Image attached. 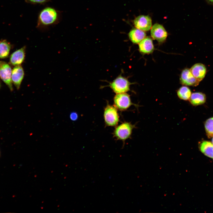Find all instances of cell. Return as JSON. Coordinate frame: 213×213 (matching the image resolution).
<instances>
[{
  "mask_svg": "<svg viewBox=\"0 0 213 213\" xmlns=\"http://www.w3.org/2000/svg\"><path fill=\"white\" fill-rule=\"evenodd\" d=\"M58 17L57 11L51 7H46L42 10L39 14L38 24L46 26L54 24Z\"/></svg>",
  "mask_w": 213,
  "mask_h": 213,
  "instance_id": "obj_1",
  "label": "cell"
},
{
  "mask_svg": "<svg viewBox=\"0 0 213 213\" xmlns=\"http://www.w3.org/2000/svg\"><path fill=\"white\" fill-rule=\"evenodd\" d=\"M135 128V125L128 122H124L116 126L113 133V137L124 143L126 140L130 137L133 130Z\"/></svg>",
  "mask_w": 213,
  "mask_h": 213,
  "instance_id": "obj_2",
  "label": "cell"
},
{
  "mask_svg": "<svg viewBox=\"0 0 213 213\" xmlns=\"http://www.w3.org/2000/svg\"><path fill=\"white\" fill-rule=\"evenodd\" d=\"M104 116L106 125L116 126L119 121L117 109L113 105L107 104L104 109Z\"/></svg>",
  "mask_w": 213,
  "mask_h": 213,
  "instance_id": "obj_3",
  "label": "cell"
},
{
  "mask_svg": "<svg viewBox=\"0 0 213 213\" xmlns=\"http://www.w3.org/2000/svg\"><path fill=\"white\" fill-rule=\"evenodd\" d=\"M132 105H137L132 102L130 96L125 93L117 94L114 98V106L120 111H125Z\"/></svg>",
  "mask_w": 213,
  "mask_h": 213,
  "instance_id": "obj_4",
  "label": "cell"
},
{
  "mask_svg": "<svg viewBox=\"0 0 213 213\" xmlns=\"http://www.w3.org/2000/svg\"><path fill=\"white\" fill-rule=\"evenodd\" d=\"M130 83L128 80L121 76L117 78L110 86L116 94L124 93L130 90Z\"/></svg>",
  "mask_w": 213,
  "mask_h": 213,
  "instance_id": "obj_5",
  "label": "cell"
},
{
  "mask_svg": "<svg viewBox=\"0 0 213 213\" xmlns=\"http://www.w3.org/2000/svg\"><path fill=\"white\" fill-rule=\"evenodd\" d=\"M12 70L10 66L5 62L0 61V77L10 90L12 91Z\"/></svg>",
  "mask_w": 213,
  "mask_h": 213,
  "instance_id": "obj_6",
  "label": "cell"
},
{
  "mask_svg": "<svg viewBox=\"0 0 213 213\" xmlns=\"http://www.w3.org/2000/svg\"><path fill=\"white\" fill-rule=\"evenodd\" d=\"M152 37L159 43L163 42L166 39L167 33L161 25L156 23L152 27L151 30Z\"/></svg>",
  "mask_w": 213,
  "mask_h": 213,
  "instance_id": "obj_7",
  "label": "cell"
},
{
  "mask_svg": "<svg viewBox=\"0 0 213 213\" xmlns=\"http://www.w3.org/2000/svg\"><path fill=\"white\" fill-rule=\"evenodd\" d=\"M134 23L136 28L143 31L149 30L152 26V20L148 15H141L137 17Z\"/></svg>",
  "mask_w": 213,
  "mask_h": 213,
  "instance_id": "obj_8",
  "label": "cell"
},
{
  "mask_svg": "<svg viewBox=\"0 0 213 213\" xmlns=\"http://www.w3.org/2000/svg\"><path fill=\"white\" fill-rule=\"evenodd\" d=\"M180 80L183 85L191 86H196L200 82L194 77L188 68L184 69L182 71Z\"/></svg>",
  "mask_w": 213,
  "mask_h": 213,
  "instance_id": "obj_9",
  "label": "cell"
},
{
  "mask_svg": "<svg viewBox=\"0 0 213 213\" xmlns=\"http://www.w3.org/2000/svg\"><path fill=\"white\" fill-rule=\"evenodd\" d=\"M24 75V71L21 65L16 66L12 70V80L17 90L20 87Z\"/></svg>",
  "mask_w": 213,
  "mask_h": 213,
  "instance_id": "obj_10",
  "label": "cell"
},
{
  "mask_svg": "<svg viewBox=\"0 0 213 213\" xmlns=\"http://www.w3.org/2000/svg\"><path fill=\"white\" fill-rule=\"evenodd\" d=\"M25 46L14 52L11 55L10 62L13 65H20L24 61L25 57Z\"/></svg>",
  "mask_w": 213,
  "mask_h": 213,
  "instance_id": "obj_11",
  "label": "cell"
},
{
  "mask_svg": "<svg viewBox=\"0 0 213 213\" xmlns=\"http://www.w3.org/2000/svg\"><path fill=\"white\" fill-rule=\"evenodd\" d=\"M190 70L194 77L199 82L204 78L206 72L205 66L200 63L195 64L191 67Z\"/></svg>",
  "mask_w": 213,
  "mask_h": 213,
  "instance_id": "obj_12",
  "label": "cell"
},
{
  "mask_svg": "<svg viewBox=\"0 0 213 213\" xmlns=\"http://www.w3.org/2000/svg\"><path fill=\"white\" fill-rule=\"evenodd\" d=\"M140 51L143 54H149L152 53L154 47L152 39L149 37H146L139 44Z\"/></svg>",
  "mask_w": 213,
  "mask_h": 213,
  "instance_id": "obj_13",
  "label": "cell"
},
{
  "mask_svg": "<svg viewBox=\"0 0 213 213\" xmlns=\"http://www.w3.org/2000/svg\"><path fill=\"white\" fill-rule=\"evenodd\" d=\"M129 37L132 42L134 43H139L146 37V33L138 28L132 30L129 33Z\"/></svg>",
  "mask_w": 213,
  "mask_h": 213,
  "instance_id": "obj_14",
  "label": "cell"
},
{
  "mask_svg": "<svg viewBox=\"0 0 213 213\" xmlns=\"http://www.w3.org/2000/svg\"><path fill=\"white\" fill-rule=\"evenodd\" d=\"M190 103L194 106H197L205 103L206 101L205 95L201 92L193 93L189 99Z\"/></svg>",
  "mask_w": 213,
  "mask_h": 213,
  "instance_id": "obj_15",
  "label": "cell"
},
{
  "mask_svg": "<svg viewBox=\"0 0 213 213\" xmlns=\"http://www.w3.org/2000/svg\"><path fill=\"white\" fill-rule=\"evenodd\" d=\"M201 151L206 156L213 159V144L207 141H202L199 145Z\"/></svg>",
  "mask_w": 213,
  "mask_h": 213,
  "instance_id": "obj_16",
  "label": "cell"
},
{
  "mask_svg": "<svg viewBox=\"0 0 213 213\" xmlns=\"http://www.w3.org/2000/svg\"><path fill=\"white\" fill-rule=\"evenodd\" d=\"M11 45L6 41L4 40L0 42V58L7 57L8 56Z\"/></svg>",
  "mask_w": 213,
  "mask_h": 213,
  "instance_id": "obj_17",
  "label": "cell"
},
{
  "mask_svg": "<svg viewBox=\"0 0 213 213\" xmlns=\"http://www.w3.org/2000/svg\"><path fill=\"white\" fill-rule=\"evenodd\" d=\"M177 95L180 99L187 101L189 100L190 97L191 91L188 87L183 86L178 91Z\"/></svg>",
  "mask_w": 213,
  "mask_h": 213,
  "instance_id": "obj_18",
  "label": "cell"
},
{
  "mask_svg": "<svg viewBox=\"0 0 213 213\" xmlns=\"http://www.w3.org/2000/svg\"><path fill=\"white\" fill-rule=\"evenodd\" d=\"M206 134L209 138L213 137V117L208 119L204 123Z\"/></svg>",
  "mask_w": 213,
  "mask_h": 213,
  "instance_id": "obj_19",
  "label": "cell"
},
{
  "mask_svg": "<svg viewBox=\"0 0 213 213\" xmlns=\"http://www.w3.org/2000/svg\"><path fill=\"white\" fill-rule=\"evenodd\" d=\"M28 2L33 4H42L48 1L49 0H26Z\"/></svg>",
  "mask_w": 213,
  "mask_h": 213,
  "instance_id": "obj_20",
  "label": "cell"
},
{
  "mask_svg": "<svg viewBox=\"0 0 213 213\" xmlns=\"http://www.w3.org/2000/svg\"><path fill=\"white\" fill-rule=\"evenodd\" d=\"M70 118L72 121H76L78 118V114L75 112H72L70 114Z\"/></svg>",
  "mask_w": 213,
  "mask_h": 213,
  "instance_id": "obj_21",
  "label": "cell"
},
{
  "mask_svg": "<svg viewBox=\"0 0 213 213\" xmlns=\"http://www.w3.org/2000/svg\"><path fill=\"white\" fill-rule=\"evenodd\" d=\"M207 2L211 4H213V0H206Z\"/></svg>",
  "mask_w": 213,
  "mask_h": 213,
  "instance_id": "obj_22",
  "label": "cell"
},
{
  "mask_svg": "<svg viewBox=\"0 0 213 213\" xmlns=\"http://www.w3.org/2000/svg\"><path fill=\"white\" fill-rule=\"evenodd\" d=\"M212 143L213 144V138H212Z\"/></svg>",
  "mask_w": 213,
  "mask_h": 213,
  "instance_id": "obj_23",
  "label": "cell"
},
{
  "mask_svg": "<svg viewBox=\"0 0 213 213\" xmlns=\"http://www.w3.org/2000/svg\"><path fill=\"white\" fill-rule=\"evenodd\" d=\"M0 87H1V84H0Z\"/></svg>",
  "mask_w": 213,
  "mask_h": 213,
  "instance_id": "obj_24",
  "label": "cell"
}]
</instances>
